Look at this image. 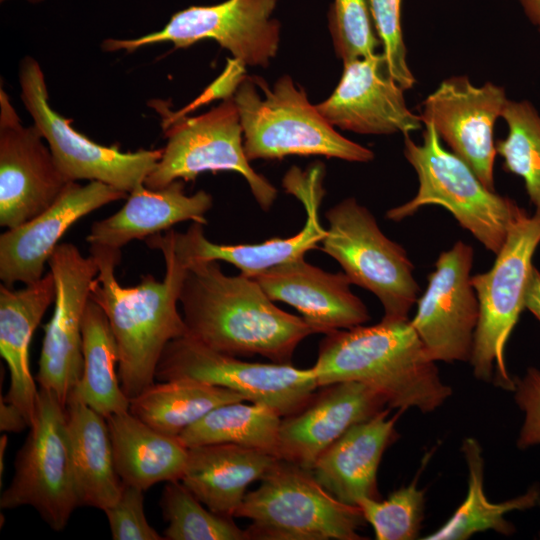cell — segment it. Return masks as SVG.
Returning <instances> with one entry per match:
<instances>
[{
    "mask_svg": "<svg viewBox=\"0 0 540 540\" xmlns=\"http://www.w3.org/2000/svg\"><path fill=\"white\" fill-rule=\"evenodd\" d=\"M145 242L163 254L165 276L158 281L147 274L132 287H123L116 279L115 269L121 261L119 248L89 247L98 264L90 299L102 308L111 326L119 352V378L129 399L155 382L166 345L187 334L178 310L187 262L176 250L169 230Z\"/></svg>",
    "mask_w": 540,
    "mask_h": 540,
    "instance_id": "6da1fadb",
    "label": "cell"
},
{
    "mask_svg": "<svg viewBox=\"0 0 540 540\" xmlns=\"http://www.w3.org/2000/svg\"><path fill=\"white\" fill-rule=\"evenodd\" d=\"M179 303L187 335L232 356L260 355L290 364L314 330L274 304L258 282L226 275L218 261H190Z\"/></svg>",
    "mask_w": 540,
    "mask_h": 540,
    "instance_id": "7a4b0ae2",
    "label": "cell"
},
{
    "mask_svg": "<svg viewBox=\"0 0 540 540\" xmlns=\"http://www.w3.org/2000/svg\"><path fill=\"white\" fill-rule=\"evenodd\" d=\"M312 368L319 386L361 382L381 394L389 408L402 411H433L452 393L409 319H382L326 334Z\"/></svg>",
    "mask_w": 540,
    "mask_h": 540,
    "instance_id": "3957f363",
    "label": "cell"
},
{
    "mask_svg": "<svg viewBox=\"0 0 540 540\" xmlns=\"http://www.w3.org/2000/svg\"><path fill=\"white\" fill-rule=\"evenodd\" d=\"M233 99L249 161L289 155H321L351 162L374 158L371 150L339 134L288 75L272 89L259 77H245Z\"/></svg>",
    "mask_w": 540,
    "mask_h": 540,
    "instance_id": "277c9868",
    "label": "cell"
},
{
    "mask_svg": "<svg viewBox=\"0 0 540 540\" xmlns=\"http://www.w3.org/2000/svg\"><path fill=\"white\" fill-rule=\"evenodd\" d=\"M234 517L251 520L246 531L254 540H360L366 522L359 506L339 501L311 470L281 459Z\"/></svg>",
    "mask_w": 540,
    "mask_h": 540,
    "instance_id": "5b68a950",
    "label": "cell"
},
{
    "mask_svg": "<svg viewBox=\"0 0 540 540\" xmlns=\"http://www.w3.org/2000/svg\"><path fill=\"white\" fill-rule=\"evenodd\" d=\"M404 136V155L417 173L419 188L411 200L388 210L386 217L400 222L424 206H441L496 255L518 206L515 201L489 190L462 159L445 150L432 123H425L422 144Z\"/></svg>",
    "mask_w": 540,
    "mask_h": 540,
    "instance_id": "8992f818",
    "label": "cell"
},
{
    "mask_svg": "<svg viewBox=\"0 0 540 540\" xmlns=\"http://www.w3.org/2000/svg\"><path fill=\"white\" fill-rule=\"evenodd\" d=\"M540 243V211L528 214L517 206L506 240L489 271L471 276L479 303L470 364L475 377L507 391L514 390L505 363V347L524 307Z\"/></svg>",
    "mask_w": 540,
    "mask_h": 540,
    "instance_id": "52a82bcc",
    "label": "cell"
},
{
    "mask_svg": "<svg viewBox=\"0 0 540 540\" xmlns=\"http://www.w3.org/2000/svg\"><path fill=\"white\" fill-rule=\"evenodd\" d=\"M328 228L320 249L335 259L352 284L381 302L384 320H407L420 292L405 249L389 239L373 214L355 198L326 212Z\"/></svg>",
    "mask_w": 540,
    "mask_h": 540,
    "instance_id": "ba28073f",
    "label": "cell"
},
{
    "mask_svg": "<svg viewBox=\"0 0 540 540\" xmlns=\"http://www.w3.org/2000/svg\"><path fill=\"white\" fill-rule=\"evenodd\" d=\"M167 143L145 186L159 189L175 180L193 181L206 171H234L247 181L263 210H269L277 189L249 164L240 117L233 96L196 117L165 115Z\"/></svg>",
    "mask_w": 540,
    "mask_h": 540,
    "instance_id": "9c48e42d",
    "label": "cell"
},
{
    "mask_svg": "<svg viewBox=\"0 0 540 540\" xmlns=\"http://www.w3.org/2000/svg\"><path fill=\"white\" fill-rule=\"evenodd\" d=\"M17 454L15 474L0 498L3 509L31 506L56 531L78 507L66 407L50 390H38L34 420Z\"/></svg>",
    "mask_w": 540,
    "mask_h": 540,
    "instance_id": "30bf717a",
    "label": "cell"
},
{
    "mask_svg": "<svg viewBox=\"0 0 540 540\" xmlns=\"http://www.w3.org/2000/svg\"><path fill=\"white\" fill-rule=\"evenodd\" d=\"M192 379L240 393L281 417L299 412L319 387L313 368L291 363L246 362L208 347L189 335L170 341L158 362L155 380Z\"/></svg>",
    "mask_w": 540,
    "mask_h": 540,
    "instance_id": "8fae6325",
    "label": "cell"
},
{
    "mask_svg": "<svg viewBox=\"0 0 540 540\" xmlns=\"http://www.w3.org/2000/svg\"><path fill=\"white\" fill-rule=\"evenodd\" d=\"M19 84L22 102L33 125L68 181H100L130 193L144 184L161 158L162 149L123 152L116 145L98 144L75 130L71 120L51 107L44 73L31 56L20 62Z\"/></svg>",
    "mask_w": 540,
    "mask_h": 540,
    "instance_id": "7c38bea8",
    "label": "cell"
},
{
    "mask_svg": "<svg viewBox=\"0 0 540 540\" xmlns=\"http://www.w3.org/2000/svg\"><path fill=\"white\" fill-rule=\"evenodd\" d=\"M277 0H226L214 5H192L174 13L159 31L133 39L109 38L104 51L133 52L143 46L171 42L186 48L213 39L245 65L267 67L275 57L280 24L272 15Z\"/></svg>",
    "mask_w": 540,
    "mask_h": 540,
    "instance_id": "4fadbf2b",
    "label": "cell"
},
{
    "mask_svg": "<svg viewBox=\"0 0 540 540\" xmlns=\"http://www.w3.org/2000/svg\"><path fill=\"white\" fill-rule=\"evenodd\" d=\"M48 266L55 281L54 310L44 327L36 381L66 407L83 373L82 322L98 264L94 256L82 255L74 244L61 243Z\"/></svg>",
    "mask_w": 540,
    "mask_h": 540,
    "instance_id": "5bb4252c",
    "label": "cell"
},
{
    "mask_svg": "<svg viewBox=\"0 0 540 540\" xmlns=\"http://www.w3.org/2000/svg\"><path fill=\"white\" fill-rule=\"evenodd\" d=\"M473 258L472 246L463 241L441 252L410 320L435 362L470 360L479 319V303L471 283Z\"/></svg>",
    "mask_w": 540,
    "mask_h": 540,
    "instance_id": "9a60e30c",
    "label": "cell"
},
{
    "mask_svg": "<svg viewBox=\"0 0 540 540\" xmlns=\"http://www.w3.org/2000/svg\"><path fill=\"white\" fill-rule=\"evenodd\" d=\"M70 183L34 126L0 88V225L17 227L50 207Z\"/></svg>",
    "mask_w": 540,
    "mask_h": 540,
    "instance_id": "2e32d148",
    "label": "cell"
},
{
    "mask_svg": "<svg viewBox=\"0 0 540 540\" xmlns=\"http://www.w3.org/2000/svg\"><path fill=\"white\" fill-rule=\"evenodd\" d=\"M507 100L500 86L488 82L477 87L466 76H454L424 100L420 115L492 191L497 154L493 131Z\"/></svg>",
    "mask_w": 540,
    "mask_h": 540,
    "instance_id": "e0dca14e",
    "label": "cell"
},
{
    "mask_svg": "<svg viewBox=\"0 0 540 540\" xmlns=\"http://www.w3.org/2000/svg\"><path fill=\"white\" fill-rule=\"evenodd\" d=\"M323 174L322 167L316 165L306 172L294 167L284 177V188L302 201L307 213L303 228L293 236L275 237L256 244H217L207 239L203 224L193 222L184 233L171 229L174 246L187 263L223 261L234 265L248 277L303 258L308 251L319 247L326 235L318 213L324 194Z\"/></svg>",
    "mask_w": 540,
    "mask_h": 540,
    "instance_id": "ac0fdd59",
    "label": "cell"
},
{
    "mask_svg": "<svg viewBox=\"0 0 540 540\" xmlns=\"http://www.w3.org/2000/svg\"><path fill=\"white\" fill-rule=\"evenodd\" d=\"M129 193L100 181L70 182L57 200L29 221L0 236V280L8 287L40 280L64 233L79 219Z\"/></svg>",
    "mask_w": 540,
    "mask_h": 540,
    "instance_id": "d6986e66",
    "label": "cell"
},
{
    "mask_svg": "<svg viewBox=\"0 0 540 540\" xmlns=\"http://www.w3.org/2000/svg\"><path fill=\"white\" fill-rule=\"evenodd\" d=\"M403 88L391 77L383 53L344 62L330 97L316 105L334 127L360 134L408 135L421 128L406 106Z\"/></svg>",
    "mask_w": 540,
    "mask_h": 540,
    "instance_id": "ffe728a7",
    "label": "cell"
},
{
    "mask_svg": "<svg viewBox=\"0 0 540 540\" xmlns=\"http://www.w3.org/2000/svg\"><path fill=\"white\" fill-rule=\"evenodd\" d=\"M315 394L299 412L281 420L280 459L311 470L319 456L352 426L388 407L371 386L336 382Z\"/></svg>",
    "mask_w": 540,
    "mask_h": 540,
    "instance_id": "44dd1931",
    "label": "cell"
},
{
    "mask_svg": "<svg viewBox=\"0 0 540 540\" xmlns=\"http://www.w3.org/2000/svg\"><path fill=\"white\" fill-rule=\"evenodd\" d=\"M254 278L272 301L294 307L315 333L363 325L370 319L344 272L331 273L304 257L269 268Z\"/></svg>",
    "mask_w": 540,
    "mask_h": 540,
    "instance_id": "7402d4cb",
    "label": "cell"
},
{
    "mask_svg": "<svg viewBox=\"0 0 540 540\" xmlns=\"http://www.w3.org/2000/svg\"><path fill=\"white\" fill-rule=\"evenodd\" d=\"M402 410L389 417L386 407L348 429L316 460L315 479L339 501L358 506L363 498L380 499L377 471L386 448L398 437L395 424Z\"/></svg>",
    "mask_w": 540,
    "mask_h": 540,
    "instance_id": "603a6c76",
    "label": "cell"
},
{
    "mask_svg": "<svg viewBox=\"0 0 540 540\" xmlns=\"http://www.w3.org/2000/svg\"><path fill=\"white\" fill-rule=\"evenodd\" d=\"M212 205V196L204 190L186 195L181 180L159 189L142 184L128 194L119 211L91 225L86 241L121 249L133 240H145L181 222L204 225Z\"/></svg>",
    "mask_w": 540,
    "mask_h": 540,
    "instance_id": "cb8c5ba5",
    "label": "cell"
},
{
    "mask_svg": "<svg viewBox=\"0 0 540 540\" xmlns=\"http://www.w3.org/2000/svg\"><path fill=\"white\" fill-rule=\"evenodd\" d=\"M54 299L55 281L50 271L18 290L0 286V354L10 373V386L4 399L23 413L29 427L38 398L30 370L29 348L34 331Z\"/></svg>",
    "mask_w": 540,
    "mask_h": 540,
    "instance_id": "d4e9b609",
    "label": "cell"
},
{
    "mask_svg": "<svg viewBox=\"0 0 540 540\" xmlns=\"http://www.w3.org/2000/svg\"><path fill=\"white\" fill-rule=\"evenodd\" d=\"M279 460L271 454L234 444L188 448L181 482L212 512L233 518L248 486Z\"/></svg>",
    "mask_w": 540,
    "mask_h": 540,
    "instance_id": "484cf974",
    "label": "cell"
},
{
    "mask_svg": "<svg viewBox=\"0 0 540 540\" xmlns=\"http://www.w3.org/2000/svg\"><path fill=\"white\" fill-rule=\"evenodd\" d=\"M116 471L122 482L143 491L159 482L181 480L188 448L160 433L129 410L106 418Z\"/></svg>",
    "mask_w": 540,
    "mask_h": 540,
    "instance_id": "4316f807",
    "label": "cell"
},
{
    "mask_svg": "<svg viewBox=\"0 0 540 540\" xmlns=\"http://www.w3.org/2000/svg\"><path fill=\"white\" fill-rule=\"evenodd\" d=\"M66 415L78 505L104 511L117 501L123 487L106 418L72 395Z\"/></svg>",
    "mask_w": 540,
    "mask_h": 540,
    "instance_id": "83f0119b",
    "label": "cell"
},
{
    "mask_svg": "<svg viewBox=\"0 0 540 540\" xmlns=\"http://www.w3.org/2000/svg\"><path fill=\"white\" fill-rule=\"evenodd\" d=\"M82 351L83 373L70 395L104 418L129 410L130 399L119 378V352L114 334L104 311L91 299L82 322Z\"/></svg>",
    "mask_w": 540,
    "mask_h": 540,
    "instance_id": "f1b7e54d",
    "label": "cell"
},
{
    "mask_svg": "<svg viewBox=\"0 0 540 540\" xmlns=\"http://www.w3.org/2000/svg\"><path fill=\"white\" fill-rule=\"evenodd\" d=\"M245 400L233 390L192 379L153 383L130 399L129 411L156 431L178 437L215 407Z\"/></svg>",
    "mask_w": 540,
    "mask_h": 540,
    "instance_id": "f546056e",
    "label": "cell"
},
{
    "mask_svg": "<svg viewBox=\"0 0 540 540\" xmlns=\"http://www.w3.org/2000/svg\"><path fill=\"white\" fill-rule=\"evenodd\" d=\"M462 452L468 467V491L465 500L453 515L426 540H465L477 532L493 530L509 536L515 527L505 515L514 510L530 509L540 503V487L534 484L524 494L491 503L484 493V461L480 444L474 438H465Z\"/></svg>",
    "mask_w": 540,
    "mask_h": 540,
    "instance_id": "4dcf8cb0",
    "label": "cell"
},
{
    "mask_svg": "<svg viewBox=\"0 0 540 540\" xmlns=\"http://www.w3.org/2000/svg\"><path fill=\"white\" fill-rule=\"evenodd\" d=\"M281 416L272 408L242 401L219 405L185 429L178 439L186 448L234 444L280 459Z\"/></svg>",
    "mask_w": 540,
    "mask_h": 540,
    "instance_id": "1f68e13d",
    "label": "cell"
},
{
    "mask_svg": "<svg viewBox=\"0 0 540 540\" xmlns=\"http://www.w3.org/2000/svg\"><path fill=\"white\" fill-rule=\"evenodd\" d=\"M501 117L508 134L496 143L504 169L521 177L536 211H540V115L529 101L507 100Z\"/></svg>",
    "mask_w": 540,
    "mask_h": 540,
    "instance_id": "d6a6232c",
    "label": "cell"
},
{
    "mask_svg": "<svg viewBox=\"0 0 540 540\" xmlns=\"http://www.w3.org/2000/svg\"><path fill=\"white\" fill-rule=\"evenodd\" d=\"M160 506L167 528V540H248L246 530L232 518L205 509L179 480L167 482Z\"/></svg>",
    "mask_w": 540,
    "mask_h": 540,
    "instance_id": "836d02e7",
    "label": "cell"
},
{
    "mask_svg": "<svg viewBox=\"0 0 540 540\" xmlns=\"http://www.w3.org/2000/svg\"><path fill=\"white\" fill-rule=\"evenodd\" d=\"M362 514L377 540L417 538L424 512V491L414 479L391 493L385 500L363 498L358 502Z\"/></svg>",
    "mask_w": 540,
    "mask_h": 540,
    "instance_id": "e575fe53",
    "label": "cell"
},
{
    "mask_svg": "<svg viewBox=\"0 0 540 540\" xmlns=\"http://www.w3.org/2000/svg\"><path fill=\"white\" fill-rule=\"evenodd\" d=\"M328 20L336 54L343 62L376 54L380 41L373 31L367 0H334Z\"/></svg>",
    "mask_w": 540,
    "mask_h": 540,
    "instance_id": "d590c367",
    "label": "cell"
},
{
    "mask_svg": "<svg viewBox=\"0 0 540 540\" xmlns=\"http://www.w3.org/2000/svg\"><path fill=\"white\" fill-rule=\"evenodd\" d=\"M402 0H367L373 27L383 45L388 71L404 90L415 84L407 60L401 27Z\"/></svg>",
    "mask_w": 540,
    "mask_h": 540,
    "instance_id": "8d00e7d4",
    "label": "cell"
},
{
    "mask_svg": "<svg viewBox=\"0 0 540 540\" xmlns=\"http://www.w3.org/2000/svg\"><path fill=\"white\" fill-rule=\"evenodd\" d=\"M114 540H163L147 521L143 490L123 483L117 501L104 510Z\"/></svg>",
    "mask_w": 540,
    "mask_h": 540,
    "instance_id": "74e56055",
    "label": "cell"
},
{
    "mask_svg": "<svg viewBox=\"0 0 540 540\" xmlns=\"http://www.w3.org/2000/svg\"><path fill=\"white\" fill-rule=\"evenodd\" d=\"M514 399L524 412L517 439L519 449L540 445V370L527 368L523 377H514Z\"/></svg>",
    "mask_w": 540,
    "mask_h": 540,
    "instance_id": "f35d334b",
    "label": "cell"
},
{
    "mask_svg": "<svg viewBox=\"0 0 540 540\" xmlns=\"http://www.w3.org/2000/svg\"><path fill=\"white\" fill-rule=\"evenodd\" d=\"M27 427L29 428V425L23 413L1 396L0 430L2 432L19 433Z\"/></svg>",
    "mask_w": 540,
    "mask_h": 540,
    "instance_id": "ab89813d",
    "label": "cell"
},
{
    "mask_svg": "<svg viewBox=\"0 0 540 540\" xmlns=\"http://www.w3.org/2000/svg\"><path fill=\"white\" fill-rule=\"evenodd\" d=\"M524 307L540 322V272L535 267H533L529 279Z\"/></svg>",
    "mask_w": 540,
    "mask_h": 540,
    "instance_id": "60d3db41",
    "label": "cell"
},
{
    "mask_svg": "<svg viewBox=\"0 0 540 540\" xmlns=\"http://www.w3.org/2000/svg\"><path fill=\"white\" fill-rule=\"evenodd\" d=\"M529 20L540 31V0H519Z\"/></svg>",
    "mask_w": 540,
    "mask_h": 540,
    "instance_id": "b9f144b4",
    "label": "cell"
},
{
    "mask_svg": "<svg viewBox=\"0 0 540 540\" xmlns=\"http://www.w3.org/2000/svg\"><path fill=\"white\" fill-rule=\"evenodd\" d=\"M6 446H7V436L4 435L1 437V440H0V474L1 475L3 473V457H4L3 452L6 450Z\"/></svg>",
    "mask_w": 540,
    "mask_h": 540,
    "instance_id": "7bdbcfd3",
    "label": "cell"
},
{
    "mask_svg": "<svg viewBox=\"0 0 540 540\" xmlns=\"http://www.w3.org/2000/svg\"><path fill=\"white\" fill-rule=\"evenodd\" d=\"M0 1L3 2V1H6V0H0ZM26 1H28L30 3H33V4H37V3H40V2H42L44 0H26Z\"/></svg>",
    "mask_w": 540,
    "mask_h": 540,
    "instance_id": "ee69618b",
    "label": "cell"
}]
</instances>
